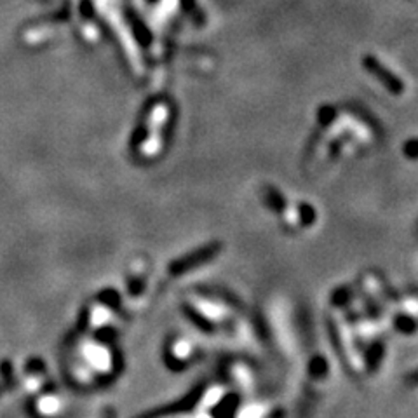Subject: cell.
<instances>
[{
  "mask_svg": "<svg viewBox=\"0 0 418 418\" xmlns=\"http://www.w3.org/2000/svg\"><path fill=\"white\" fill-rule=\"evenodd\" d=\"M402 152H405V156L410 157V159H418V139H410V141H406L405 146H402Z\"/></svg>",
  "mask_w": 418,
  "mask_h": 418,
  "instance_id": "cell-5",
  "label": "cell"
},
{
  "mask_svg": "<svg viewBox=\"0 0 418 418\" xmlns=\"http://www.w3.org/2000/svg\"><path fill=\"white\" fill-rule=\"evenodd\" d=\"M265 194H267V202H269L270 208H272L274 211H284L286 202H284V199H282V195L276 190V188L267 187Z\"/></svg>",
  "mask_w": 418,
  "mask_h": 418,
  "instance_id": "cell-3",
  "label": "cell"
},
{
  "mask_svg": "<svg viewBox=\"0 0 418 418\" xmlns=\"http://www.w3.org/2000/svg\"><path fill=\"white\" fill-rule=\"evenodd\" d=\"M361 63H363L364 70H366L371 77H375L376 81H378L380 84H382L383 88H385L390 94H394V96H401V94L405 93V89H406L405 82H402L401 79L394 74V71H390L389 69H387V66L383 65V63L380 62L376 56H373V54L363 56V62Z\"/></svg>",
  "mask_w": 418,
  "mask_h": 418,
  "instance_id": "cell-1",
  "label": "cell"
},
{
  "mask_svg": "<svg viewBox=\"0 0 418 418\" xmlns=\"http://www.w3.org/2000/svg\"><path fill=\"white\" fill-rule=\"evenodd\" d=\"M59 401L54 395H44V397L39 399V408L42 413H54L58 410Z\"/></svg>",
  "mask_w": 418,
  "mask_h": 418,
  "instance_id": "cell-4",
  "label": "cell"
},
{
  "mask_svg": "<svg viewBox=\"0 0 418 418\" xmlns=\"http://www.w3.org/2000/svg\"><path fill=\"white\" fill-rule=\"evenodd\" d=\"M180 6H182L183 13L194 20V23L204 25L206 18H204V13H202L201 7H199L197 0H180Z\"/></svg>",
  "mask_w": 418,
  "mask_h": 418,
  "instance_id": "cell-2",
  "label": "cell"
},
{
  "mask_svg": "<svg viewBox=\"0 0 418 418\" xmlns=\"http://www.w3.org/2000/svg\"><path fill=\"white\" fill-rule=\"evenodd\" d=\"M149 2H157V0H149Z\"/></svg>",
  "mask_w": 418,
  "mask_h": 418,
  "instance_id": "cell-7",
  "label": "cell"
},
{
  "mask_svg": "<svg viewBox=\"0 0 418 418\" xmlns=\"http://www.w3.org/2000/svg\"><path fill=\"white\" fill-rule=\"evenodd\" d=\"M335 117H337V112H335L333 107H323L321 110H319V120H321V124H325V126H327Z\"/></svg>",
  "mask_w": 418,
  "mask_h": 418,
  "instance_id": "cell-6",
  "label": "cell"
}]
</instances>
